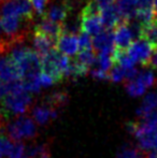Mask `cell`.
<instances>
[{
    "label": "cell",
    "mask_w": 157,
    "mask_h": 158,
    "mask_svg": "<svg viewBox=\"0 0 157 158\" xmlns=\"http://www.w3.org/2000/svg\"><path fill=\"white\" fill-rule=\"evenodd\" d=\"M9 93L2 99V110L6 115L22 116L31 109L32 97L30 93L25 90L22 85V82L8 84Z\"/></svg>",
    "instance_id": "1"
},
{
    "label": "cell",
    "mask_w": 157,
    "mask_h": 158,
    "mask_svg": "<svg viewBox=\"0 0 157 158\" xmlns=\"http://www.w3.org/2000/svg\"><path fill=\"white\" fill-rule=\"evenodd\" d=\"M40 60H41V72L52 77L55 83L63 81L65 77H67L71 59L58 52L56 48L40 57Z\"/></svg>",
    "instance_id": "2"
},
{
    "label": "cell",
    "mask_w": 157,
    "mask_h": 158,
    "mask_svg": "<svg viewBox=\"0 0 157 158\" xmlns=\"http://www.w3.org/2000/svg\"><path fill=\"white\" fill-rule=\"evenodd\" d=\"M37 131L36 123L27 115L15 117L13 121L8 122L4 128V133L12 142L32 139L37 135Z\"/></svg>",
    "instance_id": "3"
},
{
    "label": "cell",
    "mask_w": 157,
    "mask_h": 158,
    "mask_svg": "<svg viewBox=\"0 0 157 158\" xmlns=\"http://www.w3.org/2000/svg\"><path fill=\"white\" fill-rule=\"evenodd\" d=\"M127 129L136 137L141 151H155L157 148V126L150 125L145 122L128 123Z\"/></svg>",
    "instance_id": "4"
},
{
    "label": "cell",
    "mask_w": 157,
    "mask_h": 158,
    "mask_svg": "<svg viewBox=\"0 0 157 158\" xmlns=\"http://www.w3.org/2000/svg\"><path fill=\"white\" fill-rule=\"evenodd\" d=\"M155 52L154 48L143 39H137L131 43L127 53L134 63H140L143 67H150L152 57Z\"/></svg>",
    "instance_id": "5"
},
{
    "label": "cell",
    "mask_w": 157,
    "mask_h": 158,
    "mask_svg": "<svg viewBox=\"0 0 157 158\" xmlns=\"http://www.w3.org/2000/svg\"><path fill=\"white\" fill-rule=\"evenodd\" d=\"M72 10H73V3L70 0H61V1L55 2V3L48 6L45 13L41 17L64 25L65 22L67 21L68 16L71 14Z\"/></svg>",
    "instance_id": "6"
},
{
    "label": "cell",
    "mask_w": 157,
    "mask_h": 158,
    "mask_svg": "<svg viewBox=\"0 0 157 158\" xmlns=\"http://www.w3.org/2000/svg\"><path fill=\"white\" fill-rule=\"evenodd\" d=\"M0 79L6 84H12L22 80L21 70L10 55L0 56Z\"/></svg>",
    "instance_id": "7"
},
{
    "label": "cell",
    "mask_w": 157,
    "mask_h": 158,
    "mask_svg": "<svg viewBox=\"0 0 157 158\" xmlns=\"http://www.w3.org/2000/svg\"><path fill=\"white\" fill-rule=\"evenodd\" d=\"M114 46L116 51H127L131 45L134 35L129 27L128 21H125L114 29Z\"/></svg>",
    "instance_id": "8"
},
{
    "label": "cell",
    "mask_w": 157,
    "mask_h": 158,
    "mask_svg": "<svg viewBox=\"0 0 157 158\" xmlns=\"http://www.w3.org/2000/svg\"><path fill=\"white\" fill-rule=\"evenodd\" d=\"M92 46L93 50L99 52V54L112 55L115 50L113 32L111 30H105L100 35L94 37L92 39Z\"/></svg>",
    "instance_id": "9"
},
{
    "label": "cell",
    "mask_w": 157,
    "mask_h": 158,
    "mask_svg": "<svg viewBox=\"0 0 157 158\" xmlns=\"http://www.w3.org/2000/svg\"><path fill=\"white\" fill-rule=\"evenodd\" d=\"M101 19L105 30L115 29L118 25L125 22L116 3L110 4L101 9Z\"/></svg>",
    "instance_id": "10"
},
{
    "label": "cell",
    "mask_w": 157,
    "mask_h": 158,
    "mask_svg": "<svg viewBox=\"0 0 157 158\" xmlns=\"http://www.w3.org/2000/svg\"><path fill=\"white\" fill-rule=\"evenodd\" d=\"M35 32L44 35L57 42L59 38L64 35V25L51 22L46 19H41V21L35 26Z\"/></svg>",
    "instance_id": "11"
},
{
    "label": "cell",
    "mask_w": 157,
    "mask_h": 158,
    "mask_svg": "<svg viewBox=\"0 0 157 158\" xmlns=\"http://www.w3.org/2000/svg\"><path fill=\"white\" fill-rule=\"evenodd\" d=\"M57 115L58 111L44 103L35 106L31 109V118L35 123L41 126L48 125V123H51V121L56 118Z\"/></svg>",
    "instance_id": "12"
},
{
    "label": "cell",
    "mask_w": 157,
    "mask_h": 158,
    "mask_svg": "<svg viewBox=\"0 0 157 158\" xmlns=\"http://www.w3.org/2000/svg\"><path fill=\"white\" fill-rule=\"evenodd\" d=\"M56 50L66 56H74L80 52L79 35H63L56 42Z\"/></svg>",
    "instance_id": "13"
},
{
    "label": "cell",
    "mask_w": 157,
    "mask_h": 158,
    "mask_svg": "<svg viewBox=\"0 0 157 158\" xmlns=\"http://www.w3.org/2000/svg\"><path fill=\"white\" fill-rule=\"evenodd\" d=\"M34 48L35 52L38 54L39 57L48 54L50 51L56 48V42L50 39L46 35H41L39 32H34Z\"/></svg>",
    "instance_id": "14"
},
{
    "label": "cell",
    "mask_w": 157,
    "mask_h": 158,
    "mask_svg": "<svg viewBox=\"0 0 157 158\" xmlns=\"http://www.w3.org/2000/svg\"><path fill=\"white\" fill-rule=\"evenodd\" d=\"M157 109V89L147 94L141 106L137 110V115L140 117H145L147 114Z\"/></svg>",
    "instance_id": "15"
},
{
    "label": "cell",
    "mask_w": 157,
    "mask_h": 158,
    "mask_svg": "<svg viewBox=\"0 0 157 158\" xmlns=\"http://www.w3.org/2000/svg\"><path fill=\"white\" fill-rule=\"evenodd\" d=\"M67 102H68V94L66 92L58 90V92H53L51 95L46 96L42 103L46 104V106L58 111L59 109L64 108L67 104Z\"/></svg>",
    "instance_id": "16"
},
{
    "label": "cell",
    "mask_w": 157,
    "mask_h": 158,
    "mask_svg": "<svg viewBox=\"0 0 157 158\" xmlns=\"http://www.w3.org/2000/svg\"><path fill=\"white\" fill-rule=\"evenodd\" d=\"M116 6L125 21H131L134 19L138 10V4L136 0H118Z\"/></svg>",
    "instance_id": "17"
},
{
    "label": "cell",
    "mask_w": 157,
    "mask_h": 158,
    "mask_svg": "<svg viewBox=\"0 0 157 158\" xmlns=\"http://www.w3.org/2000/svg\"><path fill=\"white\" fill-rule=\"evenodd\" d=\"M26 158H50V148L46 143H35L26 148Z\"/></svg>",
    "instance_id": "18"
},
{
    "label": "cell",
    "mask_w": 157,
    "mask_h": 158,
    "mask_svg": "<svg viewBox=\"0 0 157 158\" xmlns=\"http://www.w3.org/2000/svg\"><path fill=\"white\" fill-rule=\"evenodd\" d=\"M139 39H143L151 44L154 50H157V25L156 23H152L149 25H144L141 27V33Z\"/></svg>",
    "instance_id": "19"
},
{
    "label": "cell",
    "mask_w": 157,
    "mask_h": 158,
    "mask_svg": "<svg viewBox=\"0 0 157 158\" xmlns=\"http://www.w3.org/2000/svg\"><path fill=\"white\" fill-rule=\"evenodd\" d=\"M116 158H145L143 151L131 144H125L119 148L116 154Z\"/></svg>",
    "instance_id": "20"
},
{
    "label": "cell",
    "mask_w": 157,
    "mask_h": 158,
    "mask_svg": "<svg viewBox=\"0 0 157 158\" xmlns=\"http://www.w3.org/2000/svg\"><path fill=\"white\" fill-rule=\"evenodd\" d=\"M76 60L85 67L89 69V67H93L97 63L96 52L92 48H86V50H81L76 55Z\"/></svg>",
    "instance_id": "21"
},
{
    "label": "cell",
    "mask_w": 157,
    "mask_h": 158,
    "mask_svg": "<svg viewBox=\"0 0 157 158\" xmlns=\"http://www.w3.org/2000/svg\"><path fill=\"white\" fill-rule=\"evenodd\" d=\"M125 89L128 93V95L131 97H140L145 94L147 88L134 77V80L125 82Z\"/></svg>",
    "instance_id": "22"
},
{
    "label": "cell",
    "mask_w": 157,
    "mask_h": 158,
    "mask_svg": "<svg viewBox=\"0 0 157 158\" xmlns=\"http://www.w3.org/2000/svg\"><path fill=\"white\" fill-rule=\"evenodd\" d=\"M136 79L138 80L139 82H141V83H142L147 88L153 86L156 82L155 75H154L153 71H151V70L141 71V72L138 73V75L136 77Z\"/></svg>",
    "instance_id": "23"
},
{
    "label": "cell",
    "mask_w": 157,
    "mask_h": 158,
    "mask_svg": "<svg viewBox=\"0 0 157 158\" xmlns=\"http://www.w3.org/2000/svg\"><path fill=\"white\" fill-rule=\"evenodd\" d=\"M97 64H98V68L100 70L105 71V72H110L114 66V61L112 58V55L109 54H99V57L97 58Z\"/></svg>",
    "instance_id": "24"
},
{
    "label": "cell",
    "mask_w": 157,
    "mask_h": 158,
    "mask_svg": "<svg viewBox=\"0 0 157 158\" xmlns=\"http://www.w3.org/2000/svg\"><path fill=\"white\" fill-rule=\"evenodd\" d=\"M109 80L113 83H118V82L125 81L126 80V71L122 67L114 64L113 68L109 72Z\"/></svg>",
    "instance_id": "25"
},
{
    "label": "cell",
    "mask_w": 157,
    "mask_h": 158,
    "mask_svg": "<svg viewBox=\"0 0 157 158\" xmlns=\"http://www.w3.org/2000/svg\"><path fill=\"white\" fill-rule=\"evenodd\" d=\"M8 158H26V146L22 142H13Z\"/></svg>",
    "instance_id": "26"
},
{
    "label": "cell",
    "mask_w": 157,
    "mask_h": 158,
    "mask_svg": "<svg viewBox=\"0 0 157 158\" xmlns=\"http://www.w3.org/2000/svg\"><path fill=\"white\" fill-rule=\"evenodd\" d=\"M13 142L6 135L0 133V158L8 157Z\"/></svg>",
    "instance_id": "27"
},
{
    "label": "cell",
    "mask_w": 157,
    "mask_h": 158,
    "mask_svg": "<svg viewBox=\"0 0 157 158\" xmlns=\"http://www.w3.org/2000/svg\"><path fill=\"white\" fill-rule=\"evenodd\" d=\"M29 1H30V3H31L34 11H36L39 15L43 16L50 0H29Z\"/></svg>",
    "instance_id": "28"
},
{
    "label": "cell",
    "mask_w": 157,
    "mask_h": 158,
    "mask_svg": "<svg viewBox=\"0 0 157 158\" xmlns=\"http://www.w3.org/2000/svg\"><path fill=\"white\" fill-rule=\"evenodd\" d=\"M79 43H80V51L93 48L92 46V38H90V35H86V33H84V32H80Z\"/></svg>",
    "instance_id": "29"
},
{
    "label": "cell",
    "mask_w": 157,
    "mask_h": 158,
    "mask_svg": "<svg viewBox=\"0 0 157 158\" xmlns=\"http://www.w3.org/2000/svg\"><path fill=\"white\" fill-rule=\"evenodd\" d=\"M90 75L98 80H109V73L100 70L99 68H95L90 71Z\"/></svg>",
    "instance_id": "30"
},
{
    "label": "cell",
    "mask_w": 157,
    "mask_h": 158,
    "mask_svg": "<svg viewBox=\"0 0 157 158\" xmlns=\"http://www.w3.org/2000/svg\"><path fill=\"white\" fill-rule=\"evenodd\" d=\"M55 83V81L51 77H48V74H44V73H40V84H41L42 88L43 87H48V86L53 85Z\"/></svg>",
    "instance_id": "31"
},
{
    "label": "cell",
    "mask_w": 157,
    "mask_h": 158,
    "mask_svg": "<svg viewBox=\"0 0 157 158\" xmlns=\"http://www.w3.org/2000/svg\"><path fill=\"white\" fill-rule=\"evenodd\" d=\"M143 122L150 124V125L157 126V109L154 110L153 112H151L150 114H147L145 117H143Z\"/></svg>",
    "instance_id": "32"
},
{
    "label": "cell",
    "mask_w": 157,
    "mask_h": 158,
    "mask_svg": "<svg viewBox=\"0 0 157 158\" xmlns=\"http://www.w3.org/2000/svg\"><path fill=\"white\" fill-rule=\"evenodd\" d=\"M138 9H153L154 0H136Z\"/></svg>",
    "instance_id": "33"
},
{
    "label": "cell",
    "mask_w": 157,
    "mask_h": 158,
    "mask_svg": "<svg viewBox=\"0 0 157 158\" xmlns=\"http://www.w3.org/2000/svg\"><path fill=\"white\" fill-rule=\"evenodd\" d=\"M6 124H8V121L6 119V113L3 112L1 104H0V131L4 130V128H6Z\"/></svg>",
    "instance_id": "34"
},
{
    "label": "cell",
    "mask_w": 157,
    "mask_h": 158,
    "mask_svg": "<svg viewBox=\"0 0 157 158\" xmlns=\"http://www.w3.org/2000/svg\"><path fill=\"white\" fill-rule=\"evenodd\" d=\"M94 1L97 2V3L99 4V6L102 9V8H105V6H110V4L116 3V1H118V0H94Z\"/></svg>",
    "instance_id": "35"
},
{
    "label": "cell",
    "mask_w": 157,
    "mask_h": 158,
    "mask_svg": "<svg viewBox=\"0 0 157 158\" xmlns=\"http://www.w3.org/2000/svg\"><path fill=\"white\" fill-rule=\"evenodd\" d=\"M150 67H153V68L157 69V50H155V52H154L153 57H152V63Z\"/></svg>",
    "instance_id": "36"
},
{
    "label": "cell",
    "mask_w": 157,
    "mask_h": 158,
    "mask_svg": "<svg viewBox=\"0 0 157 158\" xmlns=\"http://www.w3.org/2000/svg\"><path fill=\"white\" fill-rule=\"evenodd\" d=\"M2 33V27H1V12H0V35Z\"/></svg>",
    "instance_id": "37"
},
{
    "label": "cell",
    "mask_w": 157,
    "mask_h": 158,
    "mask_svg": "<svg viewBox=\"0 0 157 158\" xmlns=\"http://www.w3.org/2000/svg\"><path fill=\"white\" fill-rule=\"evenodd\" d=\"M154 8H155V10L157 12V0H154Z\"/></svg>",
    "instance_id": "38"
},
{
    "label": "cell",
    "mask_w": 157,
    "mask_h": 158,
    "mask_svg": "<svg viewBox=\"0 0 157 158\" xmlns=\"http://www.w3.org/2000/svg\"><path fill=\"white\" fill-rule=\"evenodd\" d=\"M155 23H156V25H157V17H156V21H155Z\"/></svg>",
    "instance_id": "39"
},
{
    "label": "cell",
    "mask_w": 157,
    "mask_h": 158,
    "mask_svg": "<svg viewBox=\"0 0 157 158\" xmlns=\"http://www.w3.org/2000/svg\"><path fill=\"white\" fill-rule=\"evenodd\" d=\"M70 1H71V0H70Z\"/></svg>",
    "instance_id": "40"
}]
</instances>
